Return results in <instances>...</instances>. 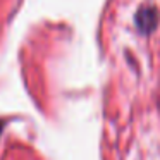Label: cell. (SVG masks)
Listing matches in <instances>:
<instances>
[{
	"label": "cell",
	"instance_id": "6da1fadb",
	"mask_svg": "<svg viewBox=\"0 0 160 160\" xmlns=\"http://www.w3.org/2000/svg\"><path fill=\"white\" fill-rule=\"evenodd\" d=\"M158 21H160V14L155 7L152 5H145L141 7L138 12H136V18H134V22H136V28L141 35H150L157 29L158 26Z\"/></svg>",
	"mask_w": 160,
	"mask_h": 160
}]
</instances>
